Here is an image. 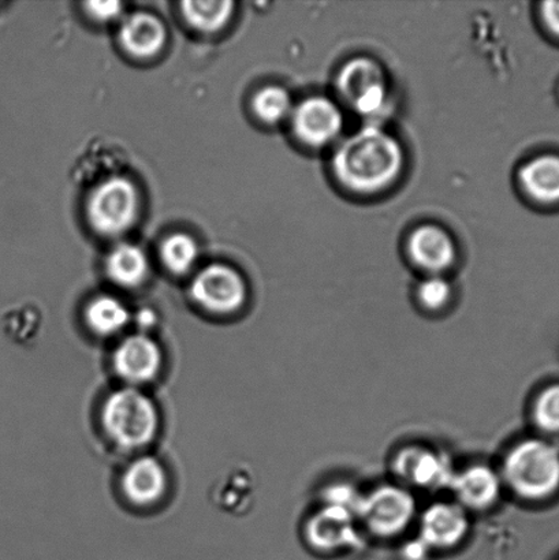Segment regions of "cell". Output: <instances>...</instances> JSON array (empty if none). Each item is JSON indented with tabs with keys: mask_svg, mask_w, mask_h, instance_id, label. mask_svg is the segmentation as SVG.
<instances>
[{
	"mask_svg": "<svg viewBox=\"0 0 559 560\" xmlns=\"http://www.w3.org/2000/svg\"><path fill=\"white\" fill-rule=\"evenodd\" d=\"M404 161L399 142L376 125H370L338 147L333 170L345 188L371 195L388 188L398 178Z\"/></svg>",
	"mask_w": 559,
	"mask_h": 560,
	"instance_id": "obj_1",
	"label": "cell"
},
{
	"mask_svg": "<svg viewBox=\"0 0 559 560\" xmlns=\"http://www.w3.org/2000/svg\"><path fill=\"white\" fill-rule=\"evenodd\" d=\"M501 479L524 501L549 499L559 490L558 448L540 439L520 442L508 453Z\"/></svg>",
	"mask_w": 559,
	"mask_h": 560,
	"instance_id": "obj_2",
	"label": "cell"
},
{
	"mask_svg": "<svg viewBox=\"0 0 559 560\" xmlns=\"http://www.w3.org/2000/svg\"><path fill=\"white\" fill-rule=\"evenodd\" d=\"M102 424L109 441L123 450H139L155 439L159 413L140 388L126 386L109 394L102 408Z\"/></svg>",
	"mask_w": 559,
	"mask_h": 560,
	"instance_id": "obj_3",
	"label": "cell"
},
{
	"mask_svg": "<svg viewBox=\"0 0 559 560\" xmlns=\"http://www.w3.org/2000/svg\"><path fill=\"white\" fill-rule=\"evenodd\" d=\"M337 86L339 95L361 117L375 119L388 108L386 77L374 60H350L339 73Z\"/></svg>",
	"mask_w": 559,
	"mask_h": 560,
	"instance_id": "obj_4",
	"label": "cell"
},
{
	"mask_svg": "<svg viewBox=\"0 0 559 560\" xmlns=\"http://www.w3.org/2000/svg\"><path fill=\"white\" fill-rule=\"evenodd\" d=\"M139 212V195L135 185L125 178L104 180L92 191L88 201V218L92 228L104 235L126 232Z\"/></svg>",
	"mask_w": 559,
	"mask_h": 560,
	"instance_id": "obj_5",
	"label": "cell"
},
{
	"mask_svg": "<svg viewBox=\"0 0 559 560\" xmlns=\"http://www.w3.org/2000/svg\"><path fill=\"white\" fill-rule=\"evenodd\" d=\"M416 515L412 493L403 487L383 486L361 499L358 517L377 537H394L408 529Z\"/></svg>",
	"mask_w": 559,
	"mask_h": 560,
	"instance_id": "obj_6",
	"label": "cell"
},
{
	"mask_svg": "<svg viewBox=\"0 0 559 560\" xmlns=\"http://www.w3.org/2000/svg\"><path fill=\"white\" fill-rule=\"evenodd\" d=\"M191 299L212 315H232L244 305L246 288L233 268L212 265L205 268L190 285Z\"/></svg>",
	"mask_w": 559,
	"mask_h": 560,
	"instance_id": "obj_7",
	"label": "cell"
},
{
	"mask_svg": "<svg viewBox=\"0 0 559 560\" xmlns=\"http://www.w3.org/2000/svg\"><path fill=\"white\" fill-rule=\"evenodd\" d=\"M290 118L295 137L314 148L331 144L343 128L341 109L327 97L306 98L294 107Z\"/></svg>",
	"mask_w": 559,
	"mask_h": 560,
	"instance_id": "obj_8",
	"label": "cell"
},
{
	"mask_svg": "<svg viewBox=\"0 0 559 560\" xmlns=\"http://www.w3.org/2000/svg\"><path fill=\"white\" fill-rule=\"evenodd\" d=\"M113 366L117 375L130 387L150 383L162 371L161 346L144 332L130 335L115 349Z\"/></svg>",
	"mask_w": 559,
	"mask_h": 560,
	"instance_id": "obj_9",
	"label": "cell"
},
{
	"mask_svg": "<svg viewBox=\"0 0 559 560\" xmlns=\"http://www.w3.org/2000/svg\"><path fill=\"white\" fill-rule=\"evenodd\" d=\"M468 530V515L458 504H432L421 515L420 540L429 550H451L465 539Z\"/></svg>",
	"mask_w": 559,
	"mask_h": 560,
	"instance_id": "obj_10",
	"label": "cell"
},
{
	"mask_svg": "<svg viewBox=\"0 0 559 560\" xmlns=\"http://www.w3.org/2000/svg\"><path fill=\"white\" fill-rule=\"evenodd\" d=\"M394 471L399 479L420 488L451 486L454 476L446 458L418 446L404 448L397 454Z\"/></svg>",
	"mask_w": 559,
	"mask_h": 560,
	"instance_id": "obj_11",
	"label": "cell"
},
{
	"mask_svg": "<svg viewBox=\"0 0 559 560\" xmlns=\"http://www.w3.org/2000/svg\"><path fill=\"white\" fill-rule=\"evenodd\" d=\"M356 515L341 508L327 506L316 513L306 525V539L317 551L343 550L356 540Z\"/></svg>",
	"mask_w": 559,
	"mask_h": 560,
	"instance_id": "obj_12",
	"label": "cell"
},
{
	"mask_svg": "<svg viewBox=\"0 0 559 560\" xmlns=\"http://www.w3.org/2000/svg\"><path fill=\"white\" fill-rule=\"evenodd\" d=\"M458 506L481 512L498 502L502 492V479L497 471L485 465H475L454 475L451 482Z\"/></svg>",
	"mask_w": 559,
	"mask_h": 560,
	"instance_id": "obj_13",
	"label": "cell"
},
{
	"mask_svg": "<svg viewBox=\"0 0 559 560\" xmlns=\"http://www.w3.org/2000/svg\"><path fill=\"white\" fill-rule=\"evenodd\" d=\"M123 491L136 506H151L164 497L167 490V474L161 460L155 457H140L133 460L123 475Z\"/></svg>",
	"mask_w": 559,
	"mask_h": 560,
	"instance_id": "obj_14",
	"label": "cell"
},
{
	"mask_svg": "<svg viewBox=\"0 0 559 560\" xmlns=\"http://www.w3.org/2000/svg\"><path fill=\"white\" fill-rule=\"evenodd\" d=\"M408 250L412 260L430 276H441L456 259L451 235L438 226H421L410 234Z\"/></svg>",
	"mask_w": 559,
	"mask_h": 560,
	"instance_id": "obj_15",
	"label": "cell"
},
{
	"mask_svg": "<svg viewBox=\"0 0 559 560\" xmlns=\"http://www.w3.org/2000/svg\"><path fill=\"white\" fill-rule=\"evenodd\" d=\"M119 40L130 55L137 58H151L166 42V30L162 22L151 14L137 13L124 21Z\"/></svg>",
	"mask_w": 559,
	"mask_h": 560,
	"instance_id": "obj_16",
	"label": "cell"
},
{
	"mask_svg": "<svg viewBox=\"0 0 559 560\" xmlns=\"http://www.w3.org/2000/svg\"><path fill=\"white\" fill-rule=\"evenodd\" d=\"M520 183L536 201L545 205L559 201V156L535 158L520 172Z\"/></svg>",
	"mask_w": 559,
	"mask_h": 560,
	"instance_id": "obj_17",
	"label": "cell"
},
{
	"mask_svg": "<svg viewBox=\"0 0 559 560\" xmlns=\"http://www.w3.org/2000/svg\"><path fill=\"white\" fill-rule=\"evenodd\" d=\"M106 270L109 279L120 288H137L144 282L148 273L144 252L135 245H118L107 257Z\"/></svg>",
	"mask_w": 559,
	"mask_h": 560,
	"instance_id": "obj_18",
	"label": "cell"
},
{
	"mask_svg": "<svg viewBox=\"0 0 559 560\" xmlns=\"http://www.w3.org/2000/svg\"><path fill=\"white\" fill-rule=\"evenodd\" d=\"M130 313L123 302L114 296H96L85 311L86 326L98 337H113L128 326Z\"/></svg>",
	"mask_w": 559,
	"mask_h": 560,
	"instance_id": "obj_19",
	"label": "cell"
},
{
	"mask_svg": "<svg viewBox=\"0 0 559 560\" xmlns=\"http://www.w3.org/2000/svg\"><path fill=\"white\" fill-rule=\"evenodd\" d=\"M252 481L244 469L229 470L216 482L211 491V501L222 512L243 513L251 503Z\"/></svg>",
	"mask_w": 559,
	"mask_h": 560,
	"instance_id": "obj_20",
	"label": "cell"
},
{
	"mask_svg": "<svg viewBox=\"0 0 559 560\" xmlns=\"http://www.w3.org/2000/svg\"><path fill=\"white\" fill-rule=\"evenodd\" d=\"M233 2H184L180 4L185 20L196 31L202 33H216L228 24L233 13Z\"/></svg>",
	"mask_w": 559,
	"mask_h": 560,
	"instance_id": "obj_21",
	"label": "cell"
},
{
	"mask_svg": "<svg viewBox=\"0 0 559 560\" xmlns=\"http://www.w3.org/2000/svg\"><path fill=\"white\" fill-rule=\"evenodd\" d=\"M293 109L292 97L281 86L263 88L254 97L256 117L266 124H279L292 117Z\"/></svg>",
	"mask_w": 559,
	"mask_h": 560,
	"instance_id": "obj_22",
	"label": "cell"
},
{
	"mask_svg": "<svg viewBox=\"0 0 559 560\" xmlns=\"http://www.w3.org/2000/svg\"><path fill=\"white\" fill-rule=\"evenodd\" d=\"M164 266L177 273L188 272L195 266L199 249L194 238L185 234H174L164 241L161 249Z\"/></svg>",
	"mask_w": 559,
	"mask_h": 560,
	"instance_id": "obj_23",
	"label": "cell"
},
{
	"mask_svg": "<svg viewBox=\"0 0 559 560\" xmlns=\"http://www.w3.org/2000/svg\"><path fill=\"white\" fill-rule=\"evenodd\" d=\"M536 425L547 433H559V383L540 393L534 406Z\"/></svg>",
	"mask_w": 559,
	"mask_h": 560,
	"instance_id": "obj_24",
	"label": "cell"
},
{
	"mask_svg": "<svg viewBox=\"0 0 559 560\" xmlns=\"http://www.w3.org/2000/svg\"><path fill=\"white\" fill-rule=\"evenodd\" d=\"M452 299V285L441 276H430L420 283L418 300L427 311L443 310Z\"/></svg>",
	"mask_w": 559,
	"mask_h": 560,
	"instance_id": "obj_25",
	"label": "cell"
},
{
	"mask_svg": "<svg viewBox=\"0 0 559 560\" xmlns=\"http://www.w3.org/2000/svg\"><path fill=\"white\" fill-rule=\"evenodd\" d=\"M84 5L86 13L98 22H107L117 19L124 8L123 3L119 2H90Z\"/></svg>",
	"mask_w": 559,
	"mask_h": 560,
	"instance_id": "obj_26",
	"label": "cell"
},
{
	"mask_svg": "<svg viewBox=\"0 0 559 560\" xmlns=\"http://www.w3.org/2000/svg\"><path fill=\"white\" fill-rule=\"evenodd\" d=\"M541 15L549 30L559 36V2H546L541 5Z\"/></svg>",
	"mask_w": 559,
	"mask_h": 560,
	"instance_id": "obj_27",
	"label": "cell"
},
{
	"mask_svg": "<svg viewBox=\"0 0 559 560\" xmlns=\"http://www.w3.org/2000/svg\"><path fill=\"white\" fill-rule=\"evenodd\" d=\"M135 318L136 323L139 324V327L142 329L152 328L155 326L158 320L156 313L152 310H148V307H145V310L139 311Z\"/></svg>",
	"mask_w": 559,
	"mask_h": 560,
	"instance_id": "obj_28",
	"label": "cell"
}]
</instances>
